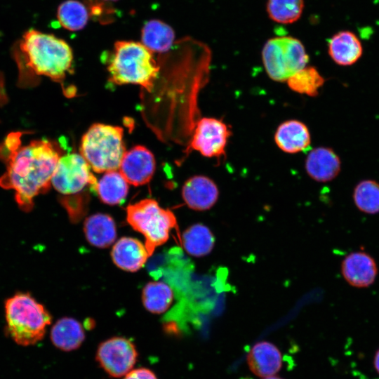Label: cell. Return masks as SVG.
I'll return each mask as SVG.
<instances>
[{"mask_svg": "<svg viewBox=\"0 0 379 379\" xmlns=\"http://www.w3.org/2000/svg\"><path fill=\"white\" fill-rule=\"evenodd\" d=\"M262 379H284V378L274 375L263 378Z\"/></svg>", "mask_w": 379, "mask_h": 379, "instance_id": "4dcf8cb0", "label": "cell"}, {"mask_svg": "<svg viewBox=\"0 0 379 379\" xmlns=\"http://www.w3.org/2000/svg\"><path fill=\"white\" fill-rule=\"evenodd\" d=\"M85 338L81 324L72 317L58 319L51 331L53 344L63 351H72L79 348Z\"/></svg>", "mask_w": 379, "mask_h": 379, "instance_id": "ffe728a7", "label": "cell"}, {"mask_svg": "<svg viewBox=\"0 0 379 379\" xmlns=\"http://www.w3.org/2000/svg\"><path fill=\"white\" fill-rule=\"evenodd\" d=\"M304 0H267V12L274 22L290 24L298 20L302 13Z\"/></svg>", "mask_w": 379, "mask_h": 379, "instance_id": "4316f807", "label": "cell"}, {"mask_svg": "<svg viewBox=\"0 0 379 379\" xmlns=\"http://www.w3.org/2000/svg\"><path fill=\"white\" fill-rule=\"evenodd\" d=\"M97 180L85 159L77 153L61 155L51 178V185L65 195L81 192L86 186L93 189Z\"/></svg>", "mask_w": 379, "mask_h": 379, "instance_id": "ba28073f", "label": "cell"}, {"mask_svg": "<svg viewBox=\"0 0 379 379\" xmlns=\"http://www.w3.org/2000/svg\"><path fill=\"white\" fill-rule=\"evenodd\" d=\"M107 70L109 81L114 84H138L151 91L160 67L153 53L142 43L118 41L114 44Z\"/></svg>", "mask_w": 379, "mask_h": 379, "instance_id": "3957f363", "label": "cell"}, {"mask_svg": "<svg viewBox=\"0 0 379 379\" xmlns=\"http://www.w3.org/2000/svg\"><path fill=\"white\" fill-rule=\"evenodd\" d=\"M15 55L29 72L62 81L72 72L73 53L69 45L53 34L34 29L26 31L17 43Z\"/></svg>", "mask_w": 379, "mask_h": 379, "instance_id": "7a4b0ae2", "label": "cell"}, {"mask_svg": "<svg viewBox=\"0 0 379 379\" xmlns=\"http://www.w3.org/2000/svg\"><path fill=\"white\" fill-rule=\"evenodd\" d=\"M274 141L284 152L295 154L302 152L310 145V133L307 126L298 120H288L277 128Z\"/></svg>", "mask_w": 379, "mask_h": 379, "instance_id": "e0dca14e", "label": "cell"}, {"mask_svg": "<svg viewBox=\"0 0 379 379\" xmlns=\"http://www.w3.org/2000/svg\"><path fill=\"white\" fill-rule=\"evenodd\" d=\"M88 8L77 0H66L57 9L60 25L69 31L82 29L87 24L90 13Z\"/></svg>", "mask_w": 379, "mask_h": 379, "instance_id": "d4e9b609", "label": "cell"}, {"mask_svg": "<svg viewBox=\"0 0 379 379\" xmlns=\"http://www.w3.org/2000/svg\"><path fill=\"white\" fill-rule=\"evenodd\" d=\"M93 190L103 203L117 205L121 204L126 198L128 183L119 171H109L105 172L99 181H97Z\"/></svg>", "mask_w": 379, "mask_h": 379, "instance_id": "7402d4cb", "label": "cell"}, {"mask_svg": "<svg viewBox=\"0 0 379 379\" xmlns=\"http://www.w3.org/2000/svg\"><path fill=\"white\" fill-rule=\"evenodd\" d=\"M103 1H117V0H103Z\"/></svg>", "mask_w": 379, "mask_h": 379, "instance_id": "d6a6232c", "label": "cell"}, {"mask_svg": "<svg viewBox=\"0 0 379 379\" xmlns=\"http://www.w3.org/2000/svg\"><path fill=\"white\" fill-rule=\"evenodd\" d=\"M111 256L114 263L120 269L136 272L145 265L149 255L145 246L139 240L124 237L114 244Z\"/></svg>", "mask_w": 379, "mask_h": 379, "instance_id": "2e32d148", "label": "cell"}, {"mask_svg": "<svg viewBox=\"0 0 379 379\" xmlns=\"http://www.w3.org/2000/svg\"><path fill=\"white\" fill-rule=\"evenodd\" d=\"M353 199L361 212L368 214L379 213V183L372 180L361 181L354 188Z\"/></svg>", "mask_w": 379, "mask_h": 379, "instance_id": "83f0119b", "label": "cell"}, {"mask_svg": "<svg viewBox=\"0 0 379 379\" xmlns=\"http://www.w3.org/2000/svg\"><path fill=\"white\" fill-rule=\"evenodd\" d=\"M62 155L60 146L46 139L32 141L21 146V141L0 145V158L6 164V171L0 178V186L15 191V200L24 211H29L33 199L46 192Z\"/></svg>", "mask_w": 379, "mask_h": 379, "instance_id": "6da1fadb", "label": "cell"}, {"mask_svg": "<svg viewBox=\"0 0 379 379\" xmlns=\"http://www.w3.org/2000/svg\"><path fill=\"white\" fill-rule=\"evenodd\" d=\"M137 357L134 344L123 337H113L101 343L96 352V359L101 368L114 378L124 376L131 371Z\"/></svg>", "mask_w": 379, "mask_h": 379, "instance_id": "9c48e42d", "label": "cell"}, {"mask_svg": "<svg viewBox=\"0 0 379 379\" xmlns=\"http://www.w3.org/2000/svg\"><path fill=\"white\" fill-rule=\"evenodd\" d=\"M119 169L128 183L142 185L148 183L154 175L155 159L148 149L137 145L124 152Z\"/></svg>", "mask_w": 379, "mask_h": 379, "instance_id": "8fae6325", "label": "cell"}, {"mask_svg": "<svg viewBox=\"0 0 379 379\" xmlns=\"http://www.w3.org/2000/svg\"><path fill=\"white\" fill-rule=\"evenodd\" d=\"M173 300V293L171 287L161 281L147 283L142 293L143 305L149 312L161 314L166 312Z\"/></svg>", "mask_w": 379, "mask_h": 379, "instance_id": "cb8c5ba5", "label": "cell"}, {"mask_svg": "<svg viewBox=\"0 0 379 379\" xmlns=\"http://www.w3.org/2000/svg\"><path fill=\"white\" fill-rule=\"evenodd\" d=\"M328 52L336 64L350 66L361 57L363 48L359 39L354 32L343 30L335 34L329 39Z\"/></svg>", "mask_w": 379, "mask_h": 379, "instance_id": "ac0fdd59", "label": "cell"}, {"mask_svg": "<svg viewBox=\"0 0 379 379\" xmlns=\"http://www.w3.org/2000/svg\"><path fill=\"white\" fill-rule=\"evenodd\" d=\"M239 379H253L252 378H250V377H242Z\"/></svg>", "mask_w": 379, "mask_h": 379, "instance_id": "1f68e13d", "label": "cell"}, {"mask_svg": "<svg viewBox=\"0 0 379 379\" xmlns=\"http://www.w3.org/2000/svg\"><path fill=\"white\" fill-rule=\"evenodd\" d=\"M126 220L135 231L144 236L149 256L157 247L167 241L173 229H178L174 213L161 208L153 199H145L128 205Z\"/></svg>", "mask_w": 379, "mask_h": 379, "instance_id": "8992f818", "label": "cell"}, {"mask_svg": "<svg viewBox=\"0 0 379 379\" xmlns=\"http://www.w3.org/2000/svg\"><path fill=\"white\" fill-rule=\"evenodd\" d=\"M84 232L87 241L98 248L109 246L117 237L113 218L104 213H95L88 217L84 222Z\"/></svg>", "mask_w": 379, "mask_h": 379, "instance_id": "d6986e66", "label": "cell"}, {"mask_svg": "<svg viewBox=\"0 0 379 379\" xmlns=\"http://www.w3.org/2000/svg\"><path fill=\"white\" fill-rule=\"evenodd\" d=\"M124 379H157L155 374L148 368H140L131 370L126 375Z\"/></svg>", "mask_w": 379, "mask_h": 379, "instance_id": "f1b7e54d", "label": "cell"}, {"mask_svg": "<svg viewBox=\"0 0 379 379\" xmlns=\"http://www.w3.org/2000/svg\"><path fill=\"white\" fill-rule=\"evenodd\" d=\"M267 74L274 81H286L306 66L309 56L302 42L289 36H277L267 41L262 51Z\"/></svg>", "mask_w": 379, "mask_h": 379, "instance_id": "52a82bcc", "label": "cell"}, {"mask_svg": "<svg viewBox=\"0 0 379 379\" xmlns=\"http://www.w3.org/2000/svg\"><path fill=\"white\" fill-rule=\"evenodd\" d=\"M232 135L230 126L213 117L201 118L197 124L190 147L206 157L225 156V148Z\"/></svg>", "mask_w": 379, "mask_h": 379, "instance_id": "30bf717a", "label": "cell"}, {"mask_svg": "<svg viewBox=\"0 0 379 379\" xmlns=\"http://www.w3.org/2000/svg\"><path fill=\"white\" fill-rule=\"evenodd\" d=\"M342 274L345 281L357 288L371 286L375 281L378 268L374 259L365 252H353L342 262Z\"/></svg>", "mask_w": 379, "mask_h": 379, "instance_id": "7c38bea8", "label": "cell"}, {"mask_svg": "<svg viewBox=\"0 0 379 379\" xmlns=\"http://www.w3.org/2000/svg\"><path fill=\"white\" fill-rule=\"evenodd\" d=\"M182 244L188 254L202 257L213 250L215 237L207 226L197 223L191 225L183 232Z\"/></svg>", "mask_w": 379, "mask_h": 379, "instance_id": "603a6c76", "label": "cell"}, {"mask_svg": "<svg viewBox=\"0 0 379 379\" xmlns=\"http://www.w3.org/2000/svg\"><path fill=\"white\" fill-rule=\"evenodd\" d=\"M123 128L94 124L83 135L81 155L96 173L117 170L126 152Z\"/></svg>", "mask_w": 379, "mask_h": 379, "instance_id": "5b68a950", "label": "cell"}, {"mask_svg": "<svg viewBox=\"0 0 379 379\" xmlns=\"http://www.w3.org/2000/svg\"><path fill=\"white\" fill-rule=\"evenodd\" d=\"M373 364L377 373L379 374V350L375 354Z\"/></svg>", "mask_w": 379, "mask_h": 379, "instance_id": "f546056e", "label": "cell"}, {"mask_svg": "<svg viewBox=\"0 0 379 379\" xmlns=\"http://www.w3.org/2000/svg\"><path fill=\"white\" fill-rule=\"evenodd\" d=\"M286 81L292 91L312 97L319 94V89L324 84V78L312 66H305L299 69Z\"/></svg>", "mask_w": 379, "mask_h": 379, "instance_id": "484cf974", "label": "cell"}, {"mask_svg": "<svg viewBox=\"0 0 379 379\" xmlns=\"http://www.w3.org/2000/svg\"><path fill=\"white\" fill-rule=\"evenodd\" d=\"M305 166L311 178L325 182L333 180L338 175L341 162L331 148L318 147L310 152Z\"/></svg>", "mask_w": 379, "mask_h": 379, "instance_id": "9a60e30c", "label": "cell"}, {"mask_svg": "<svg viewBox=\"0 0 379 379\" xmlns=\"http://www.w3.org/2000/svg\"><path fill=\"white\" fill-rule=\"evenodd\" d=\"M182 196L190 208L206 211L212 208L217 202L219 190L214 181L208 177L194 175L185 182Z\"/></svg>", "mask_w": 379, "mask_h": 379, "instance_id": "4fadbf2b", "label": "cell"}, {"mask_svg": "<svg viewBox=\"0 0 379 379\" xmlns=\"http://www.w3.org/2000/svg\"><path fill=\"white\" fill-rule=\"evenodd\" d=\"M6 328L18 345L36 344L44 336L51 316L43 305L28 293H17L5 302Z\"/></svg>", "mask_w": 379, "mask_h": 379, "instance_id": "277c9868", "label": "cell"}, {"mask_svg": "<svg viewBox=\"0 0 379 379\" xmlns=\"http://www.w3.org/2000/svg\"><path fill=\"white\" fill-rule=\"evenodd\" d=\"M175 32L159 20L147 21L141 30V43L152 53H165L173 45Z\"/></svg>", "mask_w": 379, "mask_h": 379, "instance_id": "44dd1931", "label": "cell"}, {"mask_svg": "<svg viewBox=\"0 0 379 379\" xmlns=\"http://www.w3.org/2000/svg\"><path fill=\"white\" fill-rule=\"evenodd\" d=\"M247 364L255 375L265 378L275 375L282 366V355L272 343L260 341L253 345L247 354Z\"/></svg>", "mask_w": 379, "mask_h": 379, "instance_id": "5bb4252c", "label": "cell"}]
</instances>
